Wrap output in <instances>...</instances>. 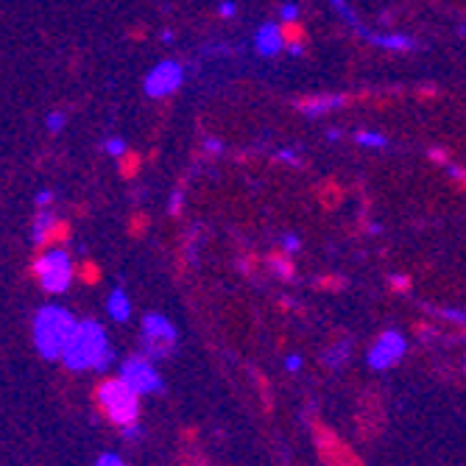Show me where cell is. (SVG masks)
<instances>
[{
  "instance_id": "cell-9",
  "label": "cell",
  "mask_w": 466,
  "mask_h": 466,
  "mask_svg": "<svg viewBox=\"0 0 466 466\" xmlns=\"http://www.w3.org/2000/svg\"><path fill=\"white\" fill-rule=\"evenodd\" d=\"M402 352H405L402 335H396V332H383V335L377 338V344L371 346L369 360H371L374 369H391V366L402 357Z\"/></svg>"
},
{
  "instance_id": "cell-12",
  "label": "cell",
  "mask_w": 466,
  "mask_h": 466,
  "mask_svg": "<svg viewBox=\"0 0 466 466\" xmlns=\"http://www.w3.org/2000/svg\"><path fill=\"white\" fill-rule=\"evenodd\" d=\"M280 37H282V45H288V48H302L307 42V31L299 20H285L280 26Z\"/></svg>"
},
{
  "instance_id": "cell-20",
  "label": "cell",
  "mask_w": 466,
  "mask_h": 466,
  "mask_svg": "<svg viewBox=\"0 0 466 466\" xmlns=\"http://www.w3.org/2000/svg\"><path fill=\"white\" fill-rule=\"evenodd\" d=\"M179 438H182V447H198V427H184Z\"/></svg>"
},
{
  "instance_id": "cell-18",
  "label": "cell",
  "mask_w": 466,
  "mask_h": 466,
  "mask_svg": "<svg viewBox=\"0 0 466 466\" xmlns=\"http://www.w3.org/2000/svg\"><path fill=\"white\" fill-rule=\"evenodd\" d=\"M76 274H79L81 282H90V285H95V282L101 280V271H98L95 263H81V266L76 268Z\"/></svg>"
},
{
  "instance_id": "cell-11",
  "label": "cell",
  "mask_w": 466,
  "mask_h": 466,
  "mask_svg": "<svg viewBox=\"0 0 466 466\" xmlns=\"http://www.w3.org/2000/svg\"><path fill=\"white\" fill-rule=\"evenodd\" d=\"M266 266H268V271H271L274 277H280L282 282L294 280V274H296V266H294V260L288 257L285 249H271V252L266 255Z\"/></svg>"
},
{
  "instance_id": "cell-26",
  "label": "cell",
  "mask_w": 466,
  "mask_h": 466,
  "mask_svg": "<svg viewBox=\"0 0 466 466\" xmlns=\"http://www.w3.org/2000/svg\"><path fill=\"white\" fill-rule=\"evenodd\" d=\"M48 201H51V193H48V190L37 195V204H40V209H42V207H48Z\"/></svg>"
},
{
  "instance_id": "cell-4",
  "label": "cell",
  "mask_w": 466,
  "mask_h": 466,
  "mask_svg": "<svg viewBox=\"0 0 466 466\" xmlns=\"http://www.w3.org/2000/svg\"><path fill=\"white\" fill-rule=\"evenodd\" d=\"M310 435H313V444H316V455L324 466H366V460L324 419L310 416Z\"/></svg>"
},
{
  "instance_id": "cell-5",
  "label": "cell",
  "mask_w": 466,
  "mask_h": 466,
  "mask_svg": "<svg viewBox=\"0 0 466 466\" xmlns=\"http://www.w3.org/2000/svg\"><path fill=\"white\" fill-rule=\"evenodd\" d=\"M73 274L76 268L65 249H48L34 260V277L48 294H65L67 285L73 282Z\"/></svg>"
},
{
  "instance_id": "cell-24",
  "label": "cell",
  "mask_w": 466,
  "mask_h": 466,
  "mask_svg": "<svg viewBox=\"0 0 466 466\" xmlns=\"http://www.w3.org/2000/svg\"><path fill=\"white\" fill-rule=\"evenodd\" d=\"M106 151H109L112 156H123V154H126V145H123L120 140H109V143H106Z\"/></svg>"
},
{
  "instance_id": "cell-21",
  "label": "cell",
  "mask_w": 466,
  "mask_h": 466,
  "mask_svg": "<svg viewBox=\"0 0 466 466\" xmlns=\"http://www.w3.org/2000/svg\"><path fill=\"white\" fill-rule=\"evenodd\" d=\"M45 126H48L51 131H62V129H65V112H51V115L45 118Z\"/></svg>"
},
{
  "instance_id": "cell-8",
  "label": "cell",
  "mask_w": 466,
  "mask_h": 466,
  "mask_svg": "<svg viewBox=\"0 0 466 466\" xmlns=\"http://www.w3.org/2000/svg\"><path fill=\"white\" fill-rule=\"evenodd\" d=\"M120 377H123L137 394H154V391L162 388L154 363L145 360V357H131V360H126L123 369H120Z\"/></svg>"
},
{
  "instance_id": "cell-22",
  "label": "cell",
  "mask_w": 466,
  "mask_h": 466,
  "mask_svg": "<svg viewBox=\"0 0 466 466\" xmlns=\"http://www.w3.org/2000/svg\"><path fill=\"white\" fill-rule=\"evenodd\" d=\"M388 288H391L394 294H408V291H410V280H408V277H391Z\"/></svg>"
},
{
  "instance_id": "cell-1",
  "label": "cell",
  "mask_w": 466,
  "mask_h": 466,
  "mask_svg": "<svg viewBox=\"0 0 466 466\" xmlns=\"http://www.w3.org/2000/svg\"><path fill=\"white\" fill-rule=\"evenodd\" d=\"M140 396L123 377H101L93 388V399H95V408L98 413L120 427L126 435H134L137 433V419H140Z\"/></svg>"
},
{
  "instance_id": "cell-10",
  "label": "cell",
  "mask_w": 466,
  "mask_h": 466,
  "mask_svg": "<svg viewBox=\"0 0 466 466\" xmlns=\"http://www.w3.org/2000/svg\"><path fill=\"white\" fill-rule=\"evenodd\" d=\"M179 81H182L179 65L165 62V65L154 67V73L145 79V90H148L151 95H168V93H173V90L179 87Z\"/></svg>"
},
{
  "instance_id": "cell-14",
  "label": "cell",
  "mask_w": 466,
  "mask_h": 466,
  "mask_svg": "<svg viewBox=\"0 0 466 466\" xmlns=\"http://www.w3.org/2000/svg\"><path fill=\"white\" fill-rule=\"evenodd\" d=\"M106 307H109L112 319H118V321H126V319H129V313H131V302H129V296H126L123 291H112V296H109Z\"/></svg>"
},
{
  "instance_id": "cell-23",
  "label": "cell",
  "mask_w": 466,
  "mask_h": 466,
  "mask_svg": "<svg viewBox=\"0 0 466 466\" xmlns=\"http://www.w3.org/2000/svg\"><path fill=\"white\" fill-rule=\"evenodd\" d=\"M145 223H148V218H145V215H134V218H131V223H129V232H134V235H143Z\"/></svg>"
},
{
  "instance_id": "cell-15",
  "label": "cell",
  "mask_w": 466,
  "mask_h": 466,
  "mask_svg": "<svg viewBox=\"0 0 466 466\" xmlns=\"http://www.w3.org/2000/svg\"><path fill=\"white\" fill-rule=\"evenodd\" d=\"M252 377H255V385H257V394H260V402H263V410L271 413L274 410V391H271V383L263 371L252 369Z\"/></svg>"
},
{
  "instance_id": "cell-25",
  "label": "cell",
  "mask_w": 466,
  "mask_h": 466,
  "mask_svg": "<svg viewBox=\"0 0 466 466\" xmlns=\"http://www.w3.org/2000/svg\"><path fill=\"white\" fill-rule=\"evenodd\" d=\"M98 466H126V463H123L118 455H101V458H98Z\"/></svg>"
},
{
  "instance_id": "cell-13",
  "label": "cell",
  "mask_w": 466,
  "mask_h": 466,
  "mask_svg": "<svg viewBox=\"0 0 466 466\" xmlns=\"http://www.w3.org/2000/svg\"><path fill=\"white\" fill-rule=\"evenodd\" d=\"M316 195H319V201H321L324 209H335V207L344 201V190H341V184L332 182V179H327V182L316 190Z\"/></svg>"
},
{
  "instance_id": "cell-7",
  "label": "cell",
  "mask_w": 466,
  "mask_h": 466,
  "mask_svg": "<svg viewBox=\"0 0 466 466\" xmlns=\"http://www.w3.org/2000/svg\"><path fill=\"white\" fill-rule=\"evenodd\" d=\"M355 424L363 441H371L380 435L383 424H385V405H383V394L380 391H366L357 402V413H355Z\"/></svg>"
},
{
  "instance_id": "cell-2",
  "label": "cell",
  "mask_w": 466,
  "mask_h": 466,
  "mask_svg": "<svg viewBox=\"0 0 466 466\" xmlns=\"http://www.w3.org/2000/svg\"><path fill=\"white\" fill-rule=\"evenodd\" d=\"M65 366L73 371H84V369H104L112 360V349L106 344L104 327L98 321H79L65 355H62Z\"/></svg>"
},
{
  "instance_id": "cell-16",
  "label": "cell",
  "mask_w": 466,
  "mask_h": 466,
  "mask_svg": "<svg viewBox=\"0 0 466 466\" xmlns=\"http://www.w3.org/2000/svg\"><path fill=\"white\" fill-rule=\"evenodd\" d=\"M344 288H346V280L341 274H321L316 280V291H321V294H338Z\"/></svg>"
},
{
  "instance_id": "cell-6",
  "label": "cell",
  "mask_w": 466,
  "mask_h": 466,
  "mask_svg": "<svg viewBox=\"0 0 466 466\" xmlns=\"http://www.w3.org/2000/svg\"><path fill=\"white\" fill-rule=\"evenodd\" d=\"M143 349H145V357H168L176 349V330L162 316H145Z\"/></svg>"
},
{
  "instance_id": "cell-19",
  "label": "cell",
  "mask_w": 466,
  "mask_h": 466,
  "mask_svg": "<svg viewBox=\"0 0 466 466\" xmlns=\"http://www.w3.org/2000/svg\"><path fill=\"white\" fill-rule=\"evenodd\" d=\"M120 159H123V176H134V173H137V165H140L137 154H129V151H126Z\"/></svg>"
},
{
  "instance_id": "cell-3",
  "label": "cell",
  "mask_w": 466,
  "mask_h": 466,
  "mask_svg": "<svg viewBox=\"0 0 466 466\" xmlns=\"http://www.w3.org/2000/svg\"><path fill=\"white\" fill-rule=\"evenodd\" d=\"M79 321L62 307H42L34 319V341L42 357H62Z\"/></svg>"
},
{
  "instance_id": "cell-17",
  "label": "cell",
  "mask_w": 466,
  "mask_h": 466,
  "mask_svg": "<svg viewBox=\"0 0 466 466\" xmlns=\"http://www.w3.org/2000/svg\"><path fill=\"white\" fill-rule=\"evenodd\" d=\"M176 466H209V460H207V455L198 447H184L179 460H176Z\"/></svg>"
}]
</instances>
